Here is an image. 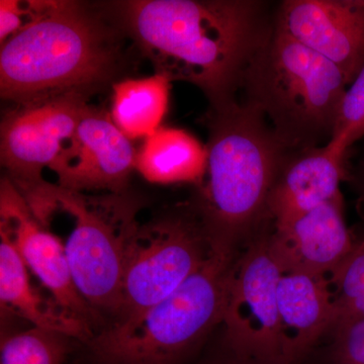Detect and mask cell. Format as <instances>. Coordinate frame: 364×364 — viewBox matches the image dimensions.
Segmentation results:
<instances>
[{"label":"cell","mask_w":364,"mask_h":364,"mask_svg":"<svg viewBox=\"0 0 364 364\" xmlns=\"http://www.w3.org/2000/svg\"><path fill=\"white\" fill-rule=\"evenodd\" d=\"M88 97L67 95L41 104L16 107L1 124L0 158L18 188L44 181L70 140L87 107Z\"/></svg>","instance_id":"9"},{"label":"cell","mask_w":364,"mask_h":364,"mask_svg":"<svg viewBox=\"0 0 364 364\" xmlns=\"http://www.w3.org/2000/svg\"><path fill=\"white\" fill-rule=\"evenodd\" d=\"M68 338L38 327L11 335L2 341L0 364H63Z\"/></svg>","instance_id":"20"},{"label":"cell","mask_w":364,"mask_h":364,"mask_svg":"<svg viewBox=\"0 0 364 364\" xmlns=\"http://www.w3.org/2000/svg\"><path fill=\"white\" fill-rule=\"evenodd\" d=\"M284 273L270 247L269 232L254 237L237 256L222 318L233 358L282 364L277 291Z\"/></svg>","instance_id":"8"},{"label":"cell","mask_w":364,"mask_h":364,"mask_svg":"<svg viewBox=\"0 0 364 364\" xmlns=\"http://www.w3.org/2000/svg\"><path fill=\"white\" fill-rule=\"evenodd\" d=\"M18 189L61 243L79 294L93 312L116 318L124 252L139 223L133 200L124 193L90 196L45 179Z\"/></svg>","instance_id":"4"},{"label":"cell","mask_w":364,"mask_h":364,"mask_svg":"<svg viewBox=\"0 0 364 364\" xmlns=\"http://www.w3.org/2000/svg\"><path fill=\"white\" fill-rule=\"evenodd\" d=\"M0 234L13 244L26 267L42 282L57 305L90 324L95 312L74 284L61 243L37 221L26 198L9 177H4L0 186Z\"/></svg>","instance_id":"11"},{"label":"cell","mask_w":364,"mask_h":364,"mask_svg":"<svg viewBox=\"0 0 364 364\" xmlns=\"http://www.w3.org/2000/svg\"><path fill=\"white\" fill-rule=\"evenodd\" d=\"M105 7L155 73L196 85L210 109L236 102L272 28L264 4L254 0H127Z\"/></svg>","instance_id":"1"},{"label":"cell","mask_w":364,"mask_h":364,"mask_svg":"<svg viewBox=\"0 0 364 364\" xmlns=\"http://www.w3.org/2000/svg\"><path fill=\"white\" fill-rule=\"evenodd\" d=\"M269 243L284 273L331 275L356 243L345 222L341 193L296 219L272 224Z\"/></svg>","instance_id":"13"},{"label":"cell","mask_w":364,"mask_h":364,"mask_svg":"<svg viewBox=\"0 0 364 364\" xmlns=\"http://www.w3.org/2000/svg\"><path fill=\"white\" fill-rule=\"evenodd\" d=\"M55 0H1L0 1V43L20 33L42 18L54 6Z\"/></svg>","instance_id":"22"},{"label":"cell","mask_w":364,"mask_h":364,"mask_svg":"<svg viewBox=\"0 0 364 364\" xmlns=\"http://www.w3.org/2000/svg\"><path fill=\"white\" fill-rule=\"evenodd\" d=\"M109 18L88 4L55 1L1 45V97L25 107L67 95L90 97L109 85L123 64L124 33Z\"/></svg>","instance_id":"2"},{"label":"cell","mask_w":364,"mask_h":364,"mask_svg":"<svg viewBox=\"0 0 364 364\" xmlns=\"http://www.w3.org/2000/svg\"><path fill=\"white\" fill-rule=\"evenodd\" d=\"M347 149L346 144L332 139L326 145L289 157L268 198L270 222L291 221L340 195Z\"/></svg>","instance_id":"14"},{"label":"cell","mask_w":364,"mask_h":364,"mask_svg":"<svg viewBox=\"0 0 364 364\" xmlns=\"http://www.w3.org/2000/svg\"><path fill=\"white\" fill-rule=\"evenodd\" d=\"M237 256L212 249L202 267L174 293L93 335L90 344L98 363L182 364L222 322Z\"/></svg>","instance_id":"6"},{"label":"cell","mask_w":364,"mask_h":364,"mask_svg":"<svg viewBox=\"0 0 364 364\" xmlns=\"http://www.w3.org/2000/svg\"><path fill=\"white\" fill-rule=\"evenodd\" d=\"M348 86L338 67L274 23L249 64L241 90L282 145L299 152L332 140Z\"/></svg>","instance_id":"5"},{"label":"cell","mask_w":364,"mask_h":364,"mask_svg":"<svg viewBox=\"0 0 364 364\" xmlns=\"http://www.w3.org/2000/svg\"><path fill=\"white\" fill-rule=\"evenodd\" d=\"M207 166V146L181 129L160 127L136 153V169L152 183L200 184Z\"/></svg>","instance_id":"17"},{"label":"cell","mask_w":364,"mask_h":364,"mask_svg":"<svg viewBox=\"0 0 364 364\" xmlns=\"http://www.w3.org/2000/svg\"><path fill=\"white\" fill-rule=\"evenodd\" d=\"M334 293V328L364 318V237L356 241L349 255L330 275Z\"/></svg>","instance_id":"19"},{"label":"cell","mask_w":364,"mask_h":364,"mask_svg":"<svg viewBox=\"0 0 364 364\" xmlns=\"http://www.w3.org/2000/svg\"><path fill=\"white\" fill-rule=\"evenodd\" d=\"M364 136V64L345 91L332 139L347 146Z\"/></svg>","instance_id":"21"},{"label":"cell","mask_w":364,"mask_h":364,"mask_svg":"<svg viewBox=\"0 0 364 364\" xmlns=\"http://www.w3.org/2000/svg\"><path fill=\"white\" fill-rule=\"evenodd\" d=\"M326 364H364V318L334 328Z\"/></svg>","instance_id":"23"},{"label":"cell","mask_w":364,"mask_h":364,"mask_svg":"<svg viewBox=\"0 0 364 364\" xmlns=\"http://www.w3.org/2000/svg\"><path fill=\"white\" fill-rule=\"evenodd\" d=\"M282 364H301L329 333L334 293L325 275L284 273L277 291Z\"/></svg>","instance_id":"15"},{"label":"cell","mask_w":364,"mask_h":364,"mask_svg":"<svg viewBox=\"0 0 364 364\" xmlns=\"http://www.w3.org/2000/svg\"><path fill=\"white\" fill-rule=\"evenodd\" d=\"M212 252L198 218L168 215L138 223L124 252L121 303L126 320L174 293Z\"/></svg>","instance_id":"7"},{"label":"cell","mask_w":364,"mask_h":364,"mask_svg":"<svg viewBox=\"0 0 364 364\" xmlns=\"http://www.w3.org/2000/svg\"><path fill=\"white\" fill-rule=\"evenodd\" d=\"M275 23L338 67L349 85L364 64V0H287Z\"/></svg>","instance_id":"12"},{"label":"cell","mask_w":364,"mask_h":364,"mask_svg":"<svg viewBox=\"0 0 364 364\" xmlns=\"http://www.w3.org/2000/svg\"><path fill=\"white\" fill-rule=\"evenodd\" d=\"M228 364H259V363H252V361L242 360V359H238V358H234L233 363H228Z\"/></svg>","instance_id":"25"},{"label":"cell","mask_w":364,"mask_h":364,"mask_svg":"<svg viewBox=\"0 0 364 364\" xmlns=\"http://www.w3.org/2000/svg\"><path fill=\"white\" fill-rule=\"evenodd\" d=\"M136 153L130 139L107 112L88 105L70 140L51 170L57 183L72 191L124 193L136 168Z\"/></svg>","instance_id":"10"},{"label":"cell","mask_w":364,"mask_h":364,"mask_svg":"<svg viewBox=\"0 0 364 364\" xmlns=\"http://www.w3.org/2000/svg\"><path fill=\"white\" fill-rule=\"evenodd\" d=\"M0 301L33 327L61 333L69 338L90 342L93 335L90 324L70 315L53 299H45L31 282L28 267L20 254L0 234Z\"/></svg>","instance_id":"16"},{"label":"cell","mask_w":364,"mask_h":364,"mask_svg":"<svg viewBox=\"0 0 364 364\" xmlns=\"http://www.w3.org/2000/svg\"><path fill=\"white\" fill-rule=\"evenodd\" d=\"M207 126L208 166L196 218L213 250L238 255L242 242L269 220L268 198L291 151L245 102L210 109Z\"/></svg>","instance_id":"3"},{"label":"cell","mask_w":364,"mask_h":364,"mask_svg":"<svg viewBox=\"0 0 364 364\" xmlns=\"http://www.w3.org/2000/svg\"><path fill=\"white\" fill-rule=\"evenodd\" d=\"M170 83L166 76L124 79L112 85L111 117L124 135L138 139L160 128L168 109Z\"/></svg>","instance_id":"18"},{"label":"cell","mask_w":364,"mask_h":364,"mask_svg":"<svg viewBox=\"0 0 364 364\" xmlns=\"http://www.w3.org/2000/svg\"><path fill=\"white\" fill-rule=\"evenodd\" d=\"M358 193L359 202L363 203V205L364 207V162L363 168H361L360 176H359Z\"/></svg>","instance_id":"24"}]
</instances>
